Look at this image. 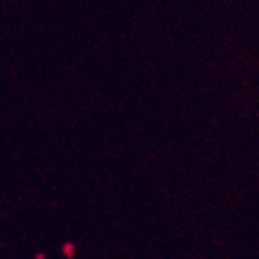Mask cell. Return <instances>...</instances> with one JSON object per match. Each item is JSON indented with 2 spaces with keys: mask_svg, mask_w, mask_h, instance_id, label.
Here are the masks:
<instances>
[{
  "mask_svg": "<svg viewBox=\"0 0 259 259\" xmlns=\"http://www.w3.org/2000/svg\"><path fill=\"white\" fill-rule=\"evenodd\" d=\"M64 253H65L67 257H73V256H75V248H73V245H72V244H65V245H64Z\"/></svg>",
  "mask_w": 259,
  "mask_h": 259,
  "instance_id": "1",
  "label": "cell"
},
{
  "mask_svg": "<svg viewBox=\"0 0 259 259\" xmlns=\"http://www.w3.org/2000/svg\"><path fill=\"white\" fill-rule=\"evenodd\" d=\"M36 259H44V256H36Z\"/></svg>",
  "mask_w": 259,
  "mask_h": 259,
  "instance_id": "2",
  "label": "cell"
}]
</instances>
